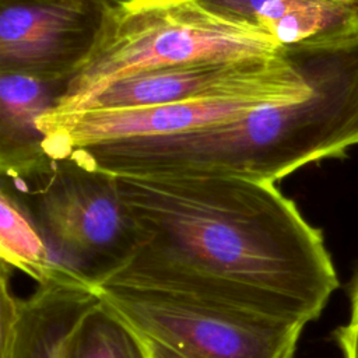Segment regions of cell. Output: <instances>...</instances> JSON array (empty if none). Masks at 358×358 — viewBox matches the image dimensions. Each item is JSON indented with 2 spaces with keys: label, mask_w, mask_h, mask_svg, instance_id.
Masks as SVG:
<instances>
[{
  "label": "cell",
  "mask_w": 358,
  "mask_h": 358,
  "mask_svg": "<svg viewBox=\"0 0 358 358\" xmlns=\"http://www.w3.org/2000/svg\"><path fill=\"white\" fill-rule=\"evenodd\" d=\"M11 270L0 274V358H62L64 340L77 320L98 301L95 291L63 284L38 285L17 296Z\"/></svg>",
  "instance_id": "obj_9"
},
{
  "label": "cell",
  "mask_w": 358,
  "mask_h": 358,
  "mask_svg": "<svg viewBox=\"0 0 358 358\" xmlns=\"http://www.w3.org/2000/svg\"><path fill=\"white\" fill-rule=\"evenodd\" d=\"M143 336V334H141ZM145 343H147V347H148V352H150V358H183L180 357L179 354H176L175 351L169 350L168 347L143 336Z\"/></svg>",
  "instance_id": "obj_15"
},
{
  "label": "cell",
  "mask_w": 358,
  "mask_h": 358,
  "mask_svg": "<svg viewBox=\"0 0 358 358\" xmlns=\"http://www.w3.org/2000/svg\"><path fill=\"white\" fill-rule=\"evenodd\" d=\"M67 81L0 73V173L25 176L43 168L45 136L39 119L53 109Z\"/></svg>",
  "instance_id": "obj_11"
},
{
  "label": "cell",
  "mask_w": 358,
  "mask_h": 358,
  "mask_svg": "<svg viewBox=\"0 0 358 358\" xmlns=\"http://www.w3.org/2000/svg\"><path fill=\"white\" fill-rule=\"evenodd\" d=\"M0 257L1 264L25 273L38 285L63 284L85 288L57 266L27 206L3 185L0 189Z\"/></svg>",
  "instance_id": "obj_12"
},
{
  "label": "cell",
  "mask_w": 358,
  "mask_h": 358,
  "mask_svg": "<svg viewBox=\"0 0 358 358\" xmlns=\"http://www.w3.org/2000/svg\"><path fill=\"white\" fill-rule=\"evenodd\" d=\"M350 320H358V273L350 288Z\"/></svg>",
  "instance_id": "obj_16"
},
{
  "label": "cell",
  "mask_w": 358,
  "mask_h": 358,
  "mask_svg": "<svg viewBox=\"0 0 358 358\" xmlns=\"http://www.w3.org/2000/svg\"><path fill=\"white\" fill-rule=\"evenodd\" d=\"M95 292L140 334L183 358H295L305 327L179 292L116 282Z\"/></svg>",
  "instance_id": "obj_5"
},
{
  "label": "cell",
  "mask_w": 358,
  "mask_h": 358,
  "mask_svg": "<svg viewBox=\"0 0 358 358\" xmlns=\"http://www.w3.org/2000/svg\"><path fill=\"white\" fill-rule=\"evenodd\" d=\"M116 178L140 245L108 282L186 294L305 326L338 288L320 229L273 182Z\"/></svg>",
  "instance_id": "obj_1"
},
{
  "label": "cell",
  "mask_w": 358,
  "mask_h": 358,
  "mask_svg": "<svg viewBox=\"0 0 358 358\" xmlns=\"http://www.w3.org/2000/svg\"><path fill=\"white\" fill-rule=\"evenodd\" d=\"M281 50L263 32L210 11L200 0H123L112 4L92 52L50 110L126 76Z\"/></svg>",
  "instance_id": "obj_3"
},
{
  "label": "cell",
  "mask_w": 358,
  "mask_h": 358,
  "mask_svg": "<svg viewBox=\"0 0 358 358\" xmlns=\"http://www.w3.org/2000/svg\"><path fill=\"white\" fill-rule=\"evenodd\" d=\"M113 0H0V73L69 81L92 52Z\"/></svg>",
  "instance_id": "obj_7"
},
{
  "label": "cell",
  "mask_w": 358,
  "mask_h": 358,
  "mask_svg": "<svg viewBox=\"0 0 358 358\" xmlns=\"http://www.w3.org/2000/svg\"><path fill=\"white\" fill-rule=\"evenodd\" d=\"M343 358H358V320H348L333 331Z\"/></svg>",
  "instance_id": "obj_14"
},
{
  "label": "cell",
  "mask_w": 358,
  "mask_h": 358,
  "mask_svg": "<svg viewBox=\"0 0 358 358\" xmlns=\"http://www.w3.org/2000/svg\"><path fill=\"white\" fill-rule=\"evenodd\" d=\"M303 49H284L273 56L239 60H200L126 76L53 112L154 106L270 88L296 74Z\"/></svg>",
  "instance_id": "obj_8"
},
{
  "label": "cell",
  "mask_w": 358,
  "mask_h": 358,
  "mask_svg": "<svg viewBox=\"0 0 358 358\" xmlns=\"http://www.w3.org/2000/svg\"><path fill=\"white\" fill-rule=\"evenodd\" d=\"M29 210L57 266L95 291L133 257L140 232L117 178L73 158L50 159L25 176H1Z\"/></svg>",
  "instance_id": "obj_4"
},
{
  "label": "cell",
  "mask_w": 358,
  "mask_h": 358,
  "mask_svg": "<svg viewBox=\"0 0 358 358\" xmlns=\"http://www.w3.org/2000/svg\"><path fill=\"white\" fill-rule=\"evenodd\" d=\"M358 145V39L306 92L190 131L98 143L63 157L116 176L214 175L273 182Z\"/></svg>",
  "instance_id": "obj_2"
},
{
  "label": "cell",
  "mask_w": 358,
  "mask_h": 358,
  "mask_svg": "<svg viewBox=\"0 0 358 358\" xmlns=\"http://www.w3.org/2000/svg\"><path fill=\"white\" fill-rule=\"evenodd\" d=\"M62 358H150L144 337L99 299L67 334Z\"/></svg>",
  "instance_id": "obj_13"
},
{
  "label": "cell",
  "mask_w": 358,
  "mask_h": 358,
  "mask_svg": "<svg viewBox=\"0 0 358 358\" xmlns=\"http://www.w3.org/2000/svg\"><path fill=\"white\" fill-rule=\"evenodd\" d=\"M341 43L305 48L296 74L264 90L140 108L49 110L38 122L45 136V154L57 159L91 144L190 131L241 117L266 103L295 98L310 90Z\"/></svg>",
  "instance_id": "obj_6"
},
{
  "label": "cell",
  "mask_w": 358,
  "mask_h": 358,
  "mask_svg": "<svg viewBox=\"0 0 358 358\" xmlns=\"http://www.w3.org/2000/svg\"><path fill=\"white\" fill-rule=\"evenodd\" d=\"M210 11L249 25L282 49L358 39V0H200Z\"/></svg>",
  "instance_id": "obj_10"
},
{
  "label": "cell",
  "mask_w": 358,
  "mask_h": 358,
  "mask_svg": "<svg viewBox=\"0 0 358 358\" xmlns=\"http://www.w3.org/2000/svg\"><path fill=\"white\" fill-rule=\"evenodd\" d=\"M119 1H123V0H113V3H119Z\"/></svg>",
  "instance_id": "obj_17"
}]
</instances>
